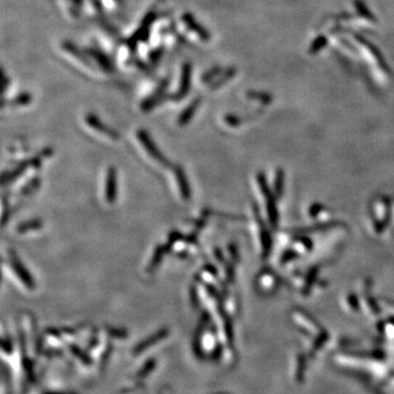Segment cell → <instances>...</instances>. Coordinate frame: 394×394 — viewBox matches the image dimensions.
<instances>
[{
	"mask_svg": "<svg viewBox=\"0 0 394 394\" xmlns=\"http://www.w3.org/2000/svg\"><path fill=\"white\" fill-rule=\"evenodd\" d=\"M184 235L183 234H181L180 233V231H177V230H174V231H172V233H170V235H169V240H168V242H170V243H171V244H175L176 242H180V241H183L184 240Z\"/></svg>",
	"mask_w": 394,
	"mask_h": 394,
	"instance_id": "15",
	"label": "cell"
},
{
	"mask_svg": "<svg viewBox=\"0 0 394 394\" xmlns=\"http://www.w3.org/2000/svg\"><path fill=\"white\" fill-rule=\"evenodd\" d=\"M214 253H215V257H216V259H217V260H218V261H220V262H223V257H222V253H221V251H220L219 249H215Z\"/></svg>",
	"mask_w": 394,
	"mask_h": 394,
	"instance_id": "20",
	"label": "cell"
},
{
	"mask_svg": "<svg viewBox=\"0 0 394 394\" xmlns=\"http://www.w3.org/2000/svg\"><path fill=\"white\" fill-rule=\"evenodd\" d=\"M41 183H42L41 177H38V176L33 177V179H31V180L28 182V184H26L25 187H23V188L21 189L20 194H21L22 196H27V195L31 194V193L35 192L38 188H40Z\"/></svg>",
	"mask_w": 394,
	"mask_h": 394,
	"instance_id": "13",
	"label": "cell"
},
{
	"mask_svg": "<svg viewBox=\"0 0 394 394\" xmlns=\"http://www.w3.org/2000/svg\"><path fill=\"white\" fill-rule=\"evenodd\" d=\"M183 21L187 23L191 30H193L195 33H197L199 37H202L203 40H208V37L210 36H208L207 32L202 27L198 26V23L195 21L194 17H192L191 14H185L183 15Z\"/></svg>",
	"mask_w": 394,
	"mask_h": 394,
	"instance_id": "11",
	"label": "cell"
},
{
	"mask_svg": "<svg viewBox=\"0 0 394 394\" xmlns=\"http://www.w3.org/2000/svg\"><path fill=\"white\" fill-rule=\"evenodd\" d=\"M105 198L109 204H114L118 197V171L114 167L107 170L105 182Z\"/></svg>",
	"mask_w": 394,
	"mask_h": 394,
	"instance_id": "3",
	"label": "cell"
},
{
	"mask_svg": "<svg viewBox=\"0 0 394 394\" xmlns=\"http://www.w3.org/2000/svg\"><path fill=\"white\" fill-rule=\"evenodd\" d=\"M31 101V97L29 95H25L22 97H19L17 100H15V103L18 104H27Z\"/></svg>",
	"mask_w": 394,
	"mask_h": 394,
	"instance_id": "19",
	"label": "cell"
},
{
	"mask_svg": "<svg viewBox=\"0 0 394 394\" xmlns=\"http://www.w3.org/2000/svg\"><path fill=\"white\" fill-rule=\"evenodd\" d=\"M109 334H111L112 336H117V337H125L126 332L122 331V330H117V329H109Z\"/></svg>",
	"mask_w": 394,
	"mask_h": 394,
	"instance_id": "16",
	"label": "cell"
},
{
	"mask_svg": "<svg viewBox=\"0 0 394 394\" xmlns=\"http://www.w3.org/2000/svg\"><path fill=\"white\" fill-rule=\"evenodd\" d=\"M29 167H31L30 161H26V162H23V164H21L19 167L15 168L14 170H12V171L3 173L2 184L6 185L7 183H10V182H12L14 180H17L18 177H20L23 174V172H25Z\"/></svg>",
	"mask_w": 394,
	"mask_h": 394,
	"instance_id": "6",
	"label": "cell"
},
{
	"mask_svg": "<svg viewBox=\"0 0 394 394\" xmlns=\"http://www.w3.org/2000/svg\"><path fill=\"white\" fill-rule=\"evenodd\" d=\"M198 103H199V100H195L194 102H192L187 107V109L182 112V114L180 115V118H179V125L180 126H185V125L189 124L190 121L193 119V117H194V114H195L197 107H198Z\"/></svg>",
	"mask_w": 394,
	"mask_h": 394,
	"instance_id": "8",
	"label": "cell"
},
{
	"mask_svg": "<svg viewBox=\"0 0 394 394\" xmlns=\"http://www.w3.org/2000/svg\"><path fill=\"white\" fill-rule=\"evenodd\" d=\"M10 265L13 269L14 274L17 275L19 277V280L21 281V283L26 286V287H28L29 289H34L35 288V282L33 280L32 275H31L29 273L28 268L23 265V263L20 261V259L15 256V253L11 252L10 253Z\"/></svg>",
	"mask_w": 394,
	"mask_h": 394,
	"instance_id": "2",
	"label": "cell"
},
{
	"mask_svg": "<svg viewBox=\"0 0 394 394\" xmlns=\"http://www.w3.org/2000/svg\"><path fill=\"white\" fill-rule=\"evenodd\" d=\"M174 176L177 182V187L180 190V194L183 199H189L191 197V188L189 185L188 177L185 175L184 170L181 166H175L174 169Z\"/></svg>",
	"mask_w": 394,
	"mask_h": 394,
	"instance_id": "5",
	"label": "cell"
},
{
	"mask_svg": "<svg viewBox=\"0 0 394 394\" xmlns=\"http://www.w3.org/2000/svg\"><path fill=\"white\" fill-rule=\"evenodd\" d=\"M166 253L167 252L165 249V244H159L156 246V249H154L153 254H152L151 261L149 263L148 267H147V273H153L154 270L158 268V266L160 265V263L162 261V259H164V256Z\"/></svg>",
	"mask_w": 394,
	"mask_h": 394,
	"instance_id": "7",
	"label": "cell"
},
{
	"mask_svg": "<svg viewBox=\"0 0 394 394\" xmlns=\"http://www.w3.org/2000/svg\"><path fill=\"white\" fill-rule=\"evenodd\" d=\"M137 138H138V141L141 142V144L143 145L144 148L146 149V151L148 152L152 157V159L158 161L162 167L171 168V162H170L165 157V154L159 150L156 144H154V142L152 141V138L149 136V134L147 133L145 129H138L137 130Z\"/></svg>",
	"mask_w": 394,
	"mask_h": 394,
	"instance_id": "1",
	"label": "cell"
},
{
	"mask_svg": "<svg viewBox=\"0 0 394 394\" xmlns=\"http://www.w3.org/2000/svg\"><path fill=\"white\" fill-rule=\"evenodd\" d=\"M190 78H191V66L190 64H187L183 66V72H182V78H181V84H180V91H179V96L183 98L189 92L190 89Z\"/></svg>",
	"mask_w": 394,
	"mask_h": 394,
	"instance_id": "10",
	"label": "cell"
},
{
	"mask_svg": "<svg viewBox=\"0 0 394 394\" xmlns=\"http://www.w3.org/2000/svg\"><path fill=\"white\" fill-rule=\"evenodd\" d=\"M43 227V221L41 219H32V220H28L25 222H21L20 225L17 226V231L18 234H27L30 233V231H35V230H40Z\"/></svg>",
	"mask_w": 394,
	"mask_h": 394,
	"instance_id": "9",
	"label": "cell"
},
{
	"mask_svg": "<svg viewBox=\"0 0 394 394\" xmlns=\"http://www.w3.org/2000/svg\"><path fill=\"white\" fill-rule=\"evenodd\" d=\"M168 335V330L164 329V330H160L159 332H157V334H154L153 336H151L150 338L146 339L145 342H143L141 345H139L137 349H136V352H141L145 349H147L148 346H151L152 344L157 343L158 341H160V339H162L164 337H166Z\"/></svg>",
	"mask_w": 394,
	"mask_h": 394,
	"instance_id": "12",
	"label": "cell"
},
{
	"mask_svg": "<svg viewBox=\"0 0 394 394\" xmlns=\"http://www.w3.org/2000/svg\"><path fill=\"white\" fill-rule=\"evenodd\" d=\"M176 256H177V257H180V258H187V257H188V252H187V251L177 252V253H176Z\"/></svg>",
	"mask_w": 394,
	"mask_h": 394,
	"instance_id": "21",
	"label": "cell"
},
{
	"mask_svg": "<svg viewBox=\"0 0 394 394\" xmlns=\"http://www.w3.org/2000/svg\"><path fill=\"white\" fill-rule=\"evenodd\" d=\"M203 269L205 270L206 273L211 274V275H213V276H215V277L218 275L217 269H216V267H215L214 265H212V264H206V265L203 267Z\"/></svg>",
	"mask_w": 394,
	"mask_h": 394,
	"instance_id": "18",
	"label": "cell"
},
{
	"mask_svg": "<svg viewBox=\"0 0 394 394\" xmlns=\"http://www.w3.org/2000/svg\"><path fill=\"white\" fill-rule=\"evenodd\" d=\"M190 300L191 304L194 309H197L199 307V300H198V295H197V290L194 285H192L190 287Z\"/></svg>",
	"mask_w": 394,
	"mask_h": 394,
	"instance_id": "14",
	"label": "cell"
},
{
	"mask_svg": "<svg viewBox=\"0 0 394 394\" xmlns=\"http://www.w3.org/2000/svg\"><path fill=\"white\" fill-rule=\"evenodd\" d=\"M185 243H189V244H196L197 243V237L195 234H192V235H188L184 237V240H183Z\"/></svg>",
	"mask_w": 394,
	"mask_h": 394,
	"instance_id": "17",
	"label": "cell"
},
{
	"mask_svg": "<svg viewBox=\"0 0 394 394\" xmlns=\"http://www.w3.org/2000/svg\"><path fill=\"white\" fill-rule=\"evenodd\" d=\"M86 122L90 127H92L94 129L100 131V133H102L106 136H109L112 139H119L120 138V135L117 130H114V129L110 128L109 126L104 125L103 123L94 114H88L87 118H86Z\"/></svg>",
	"mask_w": 394,
	"mask_h": 394,
	"instance_id": "4",
	"label": "cell"
}]
</instances>
